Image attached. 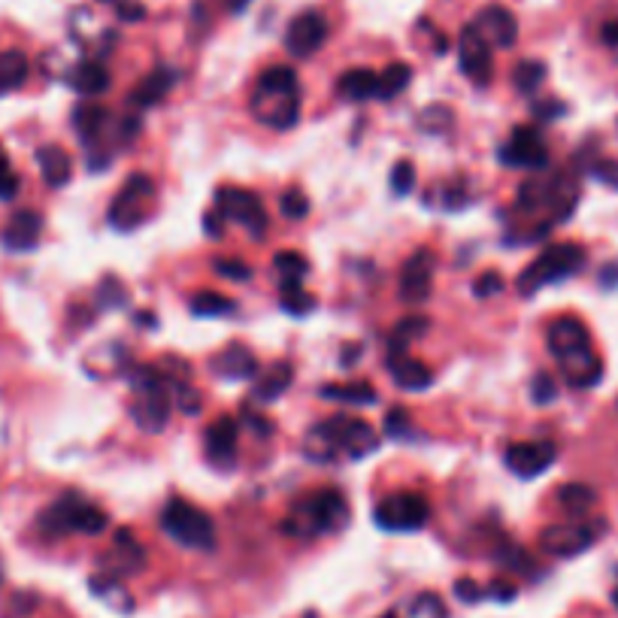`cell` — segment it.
<instances>
[{"mask_svg": "<svg viewBox=\"0 0 618 618\" xmlns=\"http://www.w3.org/2000/svg\"><path fill=\"white\" fill-rule=\"evenodd\" d=\"M549 351L573 388H594L603 376V361L594 355L592 334L576 316H560L549 325Z\"/></svg>", "mask_w": 618, "mask_h": 618, "instance_id": "obj_1", "label": "cell"}, {"mask_svg": "<svg viewBox=\"0 0 618 618\" xmlns=\"http://www.w3.org/2000/svg\"><path fill=\"white\" fill-rule=\"evenodd\" d=\"M346 521H349L346 498L334 488H321L312 491L300 503H294L291 516L282 521V530L288 537L307 539L319 534H334V530L346 528Z\"/></svg>", "mask_w": 618, "mask_h": 618, "instance_id": "obj_2", "label": "cell"}, {"mask_svg": "<svg viewBox=\"0 0 618 618\" xmlns=\"http://www.w3.org/2000/svg\"><path fill=\"white\" fill-rule=\"evenodd\" d=\"M270 100H276L273 107L255 112V116H258L264 125H270L276 131H285V128L298 125L300 94H298V73H294V68L273 64V68H267L261 73L258 91H255L252 107H258V103H270Z\"/></svg>", "mask_w": 618, "mask_h": 618, "instance_id": "obj_3", "label": "cell"}, {"mask_svg": "<svg viewBox=\"0 0 618 618\" xmlns=\"http://www.w3.org/2000/svg\"><path fill=\"white\" fill-rule=\"evenodd\" d=\"M131 388H134V406H131V415L140 424V431L146 434H158L164 431V424L170 422V392L167 382L170 379L155 367H137L131 373Z\"/></svg>", "mask_w": 618, "mask_h": 618, "instance_id": "obj_4", "label": "cell"}, {"mask_svg": "<svg viewBox=\"0 0 618 618\" xmlns=\"http://www.w3.org/2000/svg\"><path fill=\"white\" fill-rule=\"evenodd\" d=\"M161 530L179 543L183 549L194 551H213L215 549V521L206 516L201 507L188 500H173L167 503V509L161 512Z\"/></svg>", "mask_w": 618, "mask_h": 618, "instance_id": "obj_5", "label": "cell"}, {"mask_svg": "<svg viewBox=\"0 0 618 618\" xmlns=\"http://www.w3.org/2000/svg\"><path fill=\"white\" fill-rule=\"evenodd\" d=\"M585 264V249L576 243H555L546 252H539V258L530 264L528 270H521L518 276V291L521 294H534L543 285H555L570 279L573 273L582 270Z\"/></svg>", "mask_w": 618, "mask_h": 618, "instance_id": "obj_6", "label": "cell"}, {"mask_svg": "<svg viewBox=\"0 0 618 618\" xmlns=\"http://www.w3.org/2000/svg\"><path fill=\"white\" fill-rule=\"evenodd\" d=\"M312 443H321L328 452H349L351 458H367L370 452L379 445L376 431L370 427L364 418L351 415H330L325 422H319L309 431Z\"/></svg>", "mask_w": 618, "mask_h": 618, "instance_id": "obj_7", "label": "cell"}, {"mask_svg": "<svg viewBox=\"0 0 618 618\" xmlns=\"http://www.w3.org/2000/svg\"><path fill=\"white\" fill-rule=\"evenodd\" d=\"M40 525L46 534H89L98 537L110 528V516L94 503L76 500V498H61L43 512Z\"/></svg>", "mask_w": 618, "mask_h": 618, "instance_id": "obj_8", "label": "cell"}, {"mask_svg": "<svg viewBox=\"0 0 618 618\" xmlns=\"http://www.w3.org/2000/svg\"><path fill=\"white\" fill-rule=\"evenodd\" d=\"M155 201V183L146 173L128 176V183L121 185V192L116 194V201L110 206V225L116 231H134L149 215V206Z\"/></svg>", "mask_w": 618, "mask_h": 618, "instance_id": "obj_9", "label": "cell"}, {"mask_svg": "<svg viewBox=\"0 0 618 618\" xmlns=\"http://www.w3.org/2000/svg\"><path fill=\"white\" fill-rule=\"evenodd\" d=\"M431 518V503H427L422 494H392L382 503H376L373 509V521L376 528L382 530H394V534H403V530H422L424 521Z\"/></svg>", "mask_w": 618, "mask_h": 618, "instance_id": "obj_10", "label": "cell"}, {"mask_svg": "<svg viewBox=\"0 0 618 618\" xmlns=\"http://www.w3.org/2000/svg\"><path fill=\"white\" fill-rule=\"evenodd\" d=\"M215 209L231 222L243 225L255 240H261L267 234V213H264V204L258 194L246 192V188H222L215 194Z\"/></svg>", "mask_w": 618, "mask_h": 618, "instance_id": "obj_11", "label": "cell"}, {"mask_svg": "<svg viewBox=\"0 0 618 618\" xmlns=\"http://www.w3.org/2000/svg\"><path fill=\"white\" fill-rule=\"evenodd\" d=\"M458 64L470 82H477V85L491 82V76H494L491 43L485 40V34L477 25H467L458 37Z\"/></svg>", "mask_w": 618, "mask_h": 618, "instance_id": "obj_12", "label": "cell"}, {"mask_svg": "<svg viewBox=\"0 0 618 618\" xmlns=\"http://www.w3.org/2000/svg\"><path fill=\"white\" fill-rule=\"evenodd\" d=\"M498 161L507 167H528V170H543L549 164V149L537 128L521 125L512 131V140L507 146L498 149Z\"/></svg>", "mask_w": 618, "mask_h": 618, "instance_id": "obj_13", "label": "cell"}, {"mask_svg": "<svg viewBox=\"0 0 618 618\" xmlns=\"http://www.w3.org/2000/svg\"><path fill=\"white\" fill-rule=\"evenodd\" d=\"M558 458V449L551 440H528V443H512L503 452L507 467L521 479H537L539 473H546Z\"/></svg>", "mask_w": 618, "mask_h": 618, "instance_id": "obj_14", "label": "cell"}, {"mask_svg": "<svg viewBox=\"0 0 618 618\" xmlns=\"http://www.w3.org/2000/svg\"><path fill=\"white\" fill-rule=\"evenodd\" d=\"M328 40V22L321 13H300L298 18H291L288 31H285V49H288L294 58H309L316 55Z\"/></svg>", "mask_w": 618, "mask_h": 618, "instance_id": "obj_15", "label": "cell"}, {"mask_svg": "<svg viewBox=\"0 0 618 618\" xmlns=\"http://www.w3.org/2000/svg\"><path fill=\"white\" fill-rule=\"evenodd\" d=\"M431 285H434V252L431 249H418L413 252L403 264L401 273V298L406 303H424L431 298Z\"/></svg>", "mask_w": 618, "mask_h": 618, "instance_id": "obj_16", "label": "cell"}, {"mask_svg": "<svg viewBox=\"0 0 618 618\" xmlns=\"http://www.w3.org/2000/svg\"><path fill=\"white\" fill-rule=\"evenodd\" d=\"M597 539V530L588 525H551L539 534V546L555 558H573Z\"/></svg>", "mask_w": 618, "mask_h": 618, "instance_id": "obj_17", "label": "cell"}, {"mask_svg": "<svg viewBox=\"0 0 618 618\" xmlns=\"http://www.w3.org/2000/svg\"><path fill=\"white\" fill-rule=\"evenodd\" d=\"M473 25L485 34V40L500 46V49H509L518 40V22L507 6H485Z\"/></svg>", "mask_w": 618, "mask_h": 618, "instance_id": "obj_18", "label": "cell"}, {"mask_svg": "<svg viewBox=\"0 0 618 618\" xmlns=\"http://www.w3.org/2000/svg\"><path fill=\"white\" fill-rule=\"evenodd\" d=\"M236 440H240V424L231 415H218L206 427V455L215 464H234L236 458Z\"/></svg>", "mask_w": 618, "mask_h": 618, "instance_id": "obj_19", "label": "cell"}, {"mask_svg": "<svg viewBox=\"0 0 618 618\" xmlns=\"http://www.w3.org/2000/svg\"><path fill=\"white\" fill-rule=\"evenodd\" d=\"M40 231H43V215L34 213V209H18L4 227V246L13 252H27L40 243Z\"/></svg>", "mask_w": 618, "mask_h": 618, "instance_id": "obj_20", "label": "cell"}, {"mask_svg": "<svg viewBox=\"0 0 618 618\" xmlns=\"http://www.w3.org/2000/svg\"><path fill=\"white\" fill-rule=\"evenodd\" d=\"M388 373H392L397 388L406 392H424L434 382V373L422 361L410 358V351H388Z\"/></svg>", "mask_w": 618, "mask_h": 618, "instance_id": "obj_21", "label": "cell"}, {"mask_svg": "<svg viewBox=\"0 0 618 618\" xmlns=\"http://www.w3.org/2000/svg\"><path fill=\"white\" fill-rule=\"evenodd\" d=\"M291 379H294V367L288 364V361H276V364H270L258 376V382H255V388H252V401L273 403L276 397H282L291 388Z\"/></svg>", "mask_w": 618, "mask_h": 618, "instance_id": "obj_22", "label": "cell"}, {"mask_svg": "<svg viewBox=\"0 0 618 618\" xmlns=\"http://www.w3.org/2000/svg\"><path fill=\"white\" fill-rule=\"evenodd\" d=\"M176 79H179V73L176 70H170V68H158V70H152L146 79H142L137 89H134V94H131V103H137L140 110H146V107H155V103H161L170 94V89L176 85Z\"/></svg>", "mask_w": 618, "mask_h": 618, "instance_id": "obj_23", "label": "cell"}, {"mask_svg": "<svg viewBox=\"0 0 618 618\" xmlns=\"http://www.w3.org/2000/svg\"><path fill=\"white\" fill-rule=\"evenodd\" d=\"M37 164L49 188H64L73 176V161L61 146H43L37 149Z\"/></svg>", "mask_w": 618, "mask_h": 618, "instance_id": "obj_24", "label": "cell"}, {"mask_svg": "<svg viewBox=\"0 0 618 618\" xmlns=\"http://www.w3.org/2000/svg\"><path fill=\"white\" fill-rule=\"evenodd\" d=\"M376 89H379V73L367 70V68L346 70V73L337 79L340 98L355 100V103H361V100H373V98H376Z\"/></svg>", "mask_w": 618, "mask_h": 618, "instance_id": "obj_25", "label": "cell"}, {"mask_svg": "<svg viewBox=\"0 0 618 618\" xmlns=\"http://www.w3.org/2000/svg\"><path fill=\"white\" fill-rule=\"evenodd\" d=\"M215 373L227 379H252L258 373V361L246 346H231L215 358Z\"/></svg>", "mask_w": 618, "mask_h": 618, "instance_id": "obj_26", "label": "cell"}, {"mask_svg": "<svg viewBox=\"0 0 618 618\" xmlns=\"http://www.w3.org/2000/svg\"><path fill=\"white\" fill-rule=\"evenodd\" d=\"M594 500H597V494L592 485H585V482H567L558 488V503L564 507V512H570V516H576V518L588 516L594 507Z\"/></svg>", "mask_w": 618, "mask_h": 618, "instance_id": "obj_27", "label": "cell"}, {"mask_svg": "<svg viewBox=\"0 0 618 618\" xmlns=\"http://www.w3.org/2000/svg\"><path fill=\"white\" fill-rule=\"evenodd\" d=\"M325 401H340L349 406H370L376 403V388L370 382H346V385H325L319 392Z\"/></svg>", "mask_w": 618, "mask_h": 618, "instance_id": "obj_28", "label": "cell"}, {"mask_svg": "<svg viewBox=\"0 0 618 618\" xmlns=\"http://www.w3.org/2000/svg\"><path fill=\"white\" fill-rule=\"evenodd\" d=\"M68 82L79 94H100L110 89V73H107V68H100L98 61H85L68 76Z\"/></svg>", "mask_w": 618, "mask_h": 618, "instance_id": "obj_29", "label": "cell"}, {"mask_svg": "<svg viewBox=\"0 0 618 618\" xmlns=\"http://www.w3.org/2000/svg\"><path fill=\"white\" fill-rule=\"evenodd\" d=\"M427 328H431V321H427L424 316H406L394 325L392 337H388V351H410L413 343H418Z\"/></svg>", "mask_w": 618, "mask_h": 618, "instance_id": "obj_30", "label": "cell"}, {"mask_svg": "<svg viewBox=\"0 0 618 618\" xmlns=\"http://www.w3.org/2000/svg\"><path fill=\"white\" fill-rule=\"evenodd\" d=\"M413 82V68L403 61H394L388 64V68L379 73V89H376V98L379 100H394L397 94L406 91V85Z\"/></svg>", "mask_w": 618, "mask_h": 618, "instance_id": "obj_31", "label": "cell"}, {"mask_svg": "<svg viewBox=\"0 0 618 618\" xmlns=\"http://www.w3.org/2000/svg\"><path fill=\"white\" fill-rule=\"evenodd\" d=\"M107 110L103 107H76L73 110V128L76 134L82 137V142L89 146V142H98L103 125H107Z\"/></svg>", "mask_w": 618, "mask_h": 618, "instance_id": "obj_32", "label": "cell"}, {"mask_svg": "<svg viewBox=\"0 0 618 618\" xmlns=\"http://www.w3.org/2000/svg\"><path fill=\"white\" fill-rule=\"evenodd\" d=\"M27 70L31 68H27V58L22 52H4L0 55V94L25 85Z\"/></svg>", "mask_w": 618, "mask_h": 618, "instance_id": "obj_33", "label": "cell"}, {"mask_svg": "<svg viewBox=\"0 0 618 618\" xmlns=\"http://www.w3.org/2000/svg\"><path fill=\"white\" fill-rule=\"evenodd\" d=\"M236 309V303L231 298H225L222 291H197L192 298V312L201 319H209V316H231Z\"/></svg>", "mask_w": 618, "mask_h": 618, "instance_id": "obj_34", "label": "cell"}, {"mask_svg": "<svg viewBox=\"0 0 618 618\" xmlns=\"http://www.w3.org/2000/svg\"><path fill=\"white\" fill-rule=\"evenodd\" d=\"M549 201H551V209H555V213H558V222H567L570 213H573L576 201H579V188H576V183H570V176L560 173V176L555 179V185H551Z\"/></svg>", "mask_w": 618, "mask_h": 618, "instance_id": "obj_35", "label": "cell"}, {"mask_svg": "<svg viewBox=\"0 0 618 618\" xmlns=\"http://www.w3.org/2000/svg\"><path fill=\"white\" fill-rule=\"evenodd\" d=\"M546 64L543 61H521L516 64V70H512V82H516V89L521 94H534L539 85L546 82Z\"/></svg>", "mask_w": 618, "mask_h": 618, "instance_id": "obj_36", "label": "cell"}, {"mask_svg": "<svg viewBox=\"0 0 618 618\" xmlns=\"http://www.w3.org/2000/svg\"><path fill=\"white\" fill-rule=\"evenodd\" d=\"M282 291V309L291 312V316H307L316 307V298L300 288V282H279Z\"/></svg>", "mask_w": 618, "mask_h": 618, "instance_id": "obj_37", "label": "cell"}, {"mask_svg": "<svg viewBox=\"0 0 618 618\" xmlns=\"http://www.w3.org/2000/svg\"><path fill=\"white\" fill-rule=\"evenodd\" d=\"M273 267L282 276V282H300L309 273V261L300 252H276Z\"/></svg>", "mask_w": 618, "mask_h": 618, "instance_id": "obj_38", "label": "cell"}, {"mask_svg": "<svg viewBox=\"0 0 618 618\" xmlns=\"http://www.w3.org/2000/svg\"><path fill=\"white\" fill-rule=\"evenodd\" d=\"M452 121H455V116L449 107H427V110H422V116H418V128L431 131V134H440V131L452 128Z\"/></svg>", "mask_w": 618, "mask_h": 618, "instance_id": "obj_39", "label": "cell"}, {"mask_svg": "<svg viewBox=\"0 0 618 618\" xmlns=\"http://www.w3.org/2000/svg\"><path fill=\"white\" fill-rule=\"evenodd\" d=\"M279 209L285 218H291V222H300V218L309 215V197L298 192V188H291V192H285L279 197Z\"/></svg>", "mask_w": 618, "mask_h": 618, "instance_id": "obj_40", "label": "cell"}, {"mask_svg": "<svg viewBox=\"0 0 618 618\" xmlns=\"http://www.w3.org/2000/svg\"><path fill=\"white\" fill-rule=\"evenodd\" d=\"M415 164L413 161H397L394 164V170H392V192L397 194V197H403V194H410L413 188H415Z\"/></svg>", "mask_w": 618, "mask_h": 618, "instance_id": "obj_41", "label": "cell"}, {"mask_svg": "<svg viewBox=\"0 0 618 618\" xmlns=\"http://www.w3.org/2000/svg\"><path fill=\"white\" fill-rule=\"evenodd\" d=\"M215 273L222 276V279H234V282H246L252 279V267L240 258H218L215 261Z\"/></svg>", "mask_w": 618, "mask_h": 618, "instance_id": "obj_42", "label": "cell"}, {"mask_svg": "<svg viewBox=\"0 0 618 618\" xmlns=\"http://www.w3.org/2000/svg\"><path fill=\"white\" fill-rule=\"evenodd\" d=\"M530 397H534V403H537V406H549V403L558 397L555 379H551L549 373H537V376H534V385H530Z\"/></svg>", "mask_w": 618, "mask_h": 618, "instance_id": "obj_43", "label": "cell"}, {"mask_svg": "<svg viewBox=\"0 0 618 618\" xmlns=\"http://www.w3.org/2000/svg\"><path fill=\"white\" fill-rule=\"evenodd\" d=\"M503 291V276L498 273V270H485V273H479V279L473 282V294L477 298H498V294Z\"/></svg>", "mask_w": 618, "mask_h": 618, "instance_id": "obj_44", "label": "cell"}, {"mask_svg": "<svg viewBox=\"0 0 618 618\" xmlns=\"http://www.w3.org/2000/svg\"><path fill=\"white\" fill-rule=\"evenodd\" d=\"M413 618H445V606L436 594H422L410 610Z\"/></svg>", "mask_w": 618, "mask_h": 618, "instance_id": "obj_45", "label": "cell"}, {"mask_svg": "<svg viewBox=\"0 0 618 618\" xmlns=\"http://www.w3.org/2000/svg\"><path fill=\"white\" fill-rule=\"evenodd\" d=\"M176 401H179V410L188 413V415L201 413V392H197L192 382H179L176 385Z\"/></svg>", "mask_w": 618, "mask_h": 618, "instance_id": "obj_46", "label": "cell"}, {"mask_svg": "<svg viewBox=\"0 0 618 618\" xmlns=\"http://www.w3.org/2000/svg\"><path fill=\"white\" fill-rule=\"evenodd\" d=\"M406 427H410V413H406L403 406H392L385 415V434L394 436V440H401L406 434Z\"/></svg>", "mask_w": 618, "mask_h": 618, "instance_id": "obj_47", "label": "cell"}, {"mask_svg": "<svg viewBox=\"0 0 618 618\" xmlns=\"http://www.w3.org/2000/svg\"><path fill=\"white\" fill-rule=\"evenodd\" d=\"M455 597H458L461 603L473 606L485 601V588H479V582H473V579H458V582H455Z\"/></svg>", "mask_w": 618, "mask_h": 618, "instance_id": "obj_48", "label": "cell"}, {"mask_svg": "<svg viewBox=\"0 0 618 618\" xmlns=\"http://www.w3.org/2000/svg\"><path fill=\"white\" fill-rule=\"evenodd\" d=\"M516 594H518V588L512 582H503V579H498V582H491L485 588V597H491V601H498V603H512Z\"/></svg>", "mask_w": 618, "mask_h": 618, "instance_id": "obj_49", "label": "cell"}, {"mask_svg": "<svg viewBox=\"0 0 618 618\" xmlns=\"http://www.w3.org/2000/svg\"><path fill=\"white\" fill-rule=\"evenodd\" d=\"M225 222H227V218L218 213V209H206V213H204V234L209 236V240H222Z\"/></svg>", "mask_w": 618, "mask_h": 618, "instance_id": "obj_50", "label": "cell"}, {"mask_svg": "<svg viewBox=\"0 0 618 618\" xmlns=\"http://www.w3.org/2000/svg\"><path fill=\"white\" fill-rule=\"evenodd\" d=\"M18 194V176L13 173V167L0 173V201H13Z\"/></svg>", "mask_w": 618, "mask_h": 618, "instance_id": "obj_51", "label": "cell"}, {"mask_svg": "<svg viewBox=\"0 0 618 618\" xmlns=\"http://www.w3.org/2000/svg\"><path fill=\"white\" fill-rule=\"evenodd\" d=\"M534 112L539 119H560L567 112V107L560 100H539V103H534Z\"/></svg>", "mask_w": 618, "mask_h": 618, "instance_id": "obj_52", "label": "cell"}, {"mask_svg": "<svg viewBox=\"0 0 618 618\" xmlns=\"http://www.w3.org/2000/svg\"><path fill=\"white\" fill-rule=\"evenodd\" d=\"M116 9L121 22H142V18H146V6L142 4H119Z\"/></svg>", "mask_w": 618, "mask_h": 618, "instance_id": "obj_53", "label": "cell"}, {"mask_svg": "<svg viewBox=\"0 0 618 618\" xmlns=\"http://www.w3.org/2000/svg\"><path fill=\"white\" fill-rule=\"evenodd\" d=\"M243 418H246V422H249V424L255 427V434H264V436H270V434H273V422H267V418H264V415L258 418V415H255L252 410H246V413H243Z\"/></svg>", "mask_w": 618, "mask_h": 618, "instance_id": "obj_54", "label": "cell"}, {"mask_svg": "<svg viewBox=\"0 0 618 618\" xmlns=\"http://www.w3.org/2000/svg\"><path fill=\"white\" fill-rule=\"evenodd\" d=\"M594 176L618 188V167H615V164H610V161H603V164H597V167H594Z\"/></svg>", "mask_w": 618, "mask_h": 618, "instance_id": "obj_55", "label": "cell"}, {"mask_svg": "<svg viewBox=\"0 0 618 618\" xmlns=\"http://www.w3.org/2000/svg\"><path fill=\"white\" fill-rule=\"evenodd\" d=\"M601 37H603L606 46H618V18H613V22H606L601 27Z\"/></svg>", "mask_w": 618, "mask_h": 618, "instance_id": "obj_56", "label": "cell"}, {"mask_svg": "<svg viewBox=\"0 0 618 618\" xmlns=\"http://www.w3.org/2000/svg\"><path fill=\"white\" fill-rule=\"evenodd\" d=\"M246 6H249V0H227V9H231V13H243Z\"/></svg>", "mask_w": 618, "mask_h": 618, "instance_id": "obj_57", "label": "cell"}, {"mask_svg": "<svg viewBox=\"0 0 618 618\" xmlns=\"http://www.w3.org/2000/svg\"><path fill=\"white\" fill-rule=\"evenodd\" d=\"M4 170H9V158H6V149L0 146V173H4Z\"/></svg>", "mask_w": 618, "mask_h": 618, "instance_id": "obj_58", "label": "cell"}, {"mask_svg": "<svg viewBox=\"0 0 618 618\" xmlns=\"http://www.w3.org/2000/svg\"><path fill=\"white\" fill-rule=\"evenodd\" d=\"M613 606H615V610H618V588H615V592H613Z\"/></svg>", "mask_w": 618, "mask_h": 618, "instance_id": "obj_59", "label": "cell"}, {"mask_svg": "<svg viewBox=\"0 0 618 618\" xmlns=\"http://www.w3.org/2000/svg\"><path fill=\"white\" fill-rule=\"evenodd\" d=\"M382 618H397V615H394V613H388V615H382Z\"/></svg>", "mask_w": 618, "mask_h": 618, "instance_id": "obj_60", "label": "cell"}, {"mask_svg": "<svg viewBox=\"0 0 618 618\" xmlns=\"http://www.w3.org/2000/svg\"><path fill=\"white\" fill-rule=\"evenodd\" d=\"M103 4H110V0H103Z\"/></svg>", "mask_w": 618, "mask_h": 618, "instance_id": "obj_61", "label": "cell"}]
</instances>
